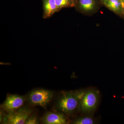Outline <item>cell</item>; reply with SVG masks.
Segmentation results:
<instances>
[{
	"label": "cell",
	"mask_w": 124,
	"mask_h": 124,
	"mask_svg": "<svg viewBox=\"0 0 124 124\" xmlns=\"http://www.w3.org/2000/svg\"><path fill=\"white\" fill-rule=\"evenodd\" d=\"M99 101L98 91L94 89L85 91L81 98L79 108L83 113H91L97 107Z\"/></svg>",
	"instance_id": "cell-2"
},
{
	"label": "cell",
	"mask_w": 124,
	"mask_h": 124,
	"mask_svg": "<svg viewBox=\"0 0 124 124\" xmlns=\"http://www.w3.org/2000/svg\"><path fill=\"white\" fill-rule=\"evenodd\" d=\"M53 95V93L51 91L40 89L32 91L28 99L32 105L44 107L51 101Z\"/></svg>",
	"instance_id": "cell-3"
},
{
	"label": "cell",
	"mask_w": 124,
	"mask_h": 124,
	"mask_svg": "<svg viewBox=\"0 0 124 124\" xmlns=\"http://www.w3.org/2000/svg\"><path fill=\"white\" fill-rule=\"evenodd\" d=\"M42 122L46 124H67L66 117L61 113L49 112L45 115L42 119Z\"/></svg>",
	"instance_id": "cell-6"
},
{
	"label": "cell",
	"mask_w": 124,
	"mask_h": 124,
	"mask_svg": "<svg viewBox=\"0 0 124 124\" xmlns=\"http://www.w3.org/2000/svg\"></svg>",
	"instance_id": "cell-14"
},
{
	"label": "cell",
	"mask_w": 124,
	"mask_h": 124,
	"mask_svg": "<svg viewBox=\"0 0 124 124\" xmlns=\"http://www.w3.org/2000/svg\"><path fill=\"white\" fill-rule=\"evenodd\" d=\"M38 124V119L35 116H29L27 119L25 124Z\"/></svg>",
	"instance_id": "cell-12"
},
{
	"label": "cell",
	"mask_w": 124,
	"mask_h": 124,
	"mask_svg": "<svg viewBox=\"0 0 124 124\" xmlns=\"http://www.w3.org/2000/svg\"><path fill=\"white\" fill-rule=\"evenodd\" d=\"M84 92L63 93L58 101L57 104L58 108L63 113H73L79 108L80 100Z\"/></svg>",
	"instance_id": "cell-1"
},
{
	"label": "cell",
	"mask_w": 124,
	"mask_h": 124,
	"mask_svg": "<svg viewBox=\"0 0 124 124\" xmlns=\"http://www.w3.org/2000/svg\"><path fill=\"white\" fill-rule=\"evenodd\" d=\"M31 111L28 108H21L8 112L6 116V124H25Z\"/></svg>",
	"instance_id": "cell-4"
},
{
	"label": "cell",
	"mask_w": 124,
	"mask_h": 124,
	"mask_svg": "<svg viewBox=\"0 0 124 124\" xmlns=\"http://www.w3.org/2000/svg\"><path fill=\"white\" fill-rule=\"evenodd\" d=\"M55 1L58 9L69 6L71 4L70 0H55Z\"/></svg>",
	"instance_id": "cell-11"
},
{
	"label": "cell",
	"mask_w": 124,
	"mask_h": 124,
	"mask_svg": "<svg viewBox=\"0 0 124 124\" xmlns=\"http://www.w3.org/2000/svg\"><path fill=\"white\" fill-rule=\"evenodd\" d=\"M80 7L84 11H89L93 10L95 7L94 0H80Z\"/></svg>",
	"instance_id": "cell-9"
},
{
	"label": "cell",
	"mask_w": 124,
	"mask_h": 124,
	"mask_svg": "<svg viewBox=\"0 0 124 124\" xmlns=\"http://www.w3.org/2000/svg\"><path fill=\"white\" fill-rule=\"evenodd\" d=\"M24 102V99L23 96L16 94L10 95L6 98L2 105V107L8 112L20 108Z\"/></svg>",
	"instance_id": "cell-5"
},
{
	"label": "cell",
	"mask_w": 124,
	"mask_h": 124,
	"mask_svg": "<svg viewBox=\"0 0 124 124\" xmlns=\"http://www.w3.org/2000/svg\"><path fill=\"white\" fill-rule=\"evenodd\" d=\"M44 17L45 18L50 17L59 10L55 0H44Z\"/></svg>",
	"instance_id": "cell-8"
},
{
	"label": "cell",
	"mask_w": 124,
	"mask_h": 124,
	"mask_svg": "<svg viewBox=\"0 0 124 124\" xmlns=\"http://www.w3.org/2000/svg\"><path fill=\"white\" fill-rule=\"evenodd\" d=\"M123 1V3H124V0H122Z\"/></svg>",
	"instance_id": "cell-13"
},
{
	"label": "cell",
	"mask_w": 124,
	"mask_h": 124,
	"mask_svg": "<svg viewBox=\"0 0 124 124\" xmlns=\"http://www.w3.org/2000/svg\"><path fill=\"white\" fill-rule=\"evenodd\" d=\"M73 124H95V120L90 116L81 117L76 120Z\"/></svg>",
	"instance_id": "cell-10"
},
{
	"label": "cell",
	"mask_w": 124,
	"mask_h": 124,
	"mask_svg": "<svg viewBox=\"0 0 124 124\" xmlns=\"http://www.w3.org/2000/svg\"><path fill=\"white\" fill-rule=\"evenodd\" d=\"M104 5L112 11L119 13L124 8L122 0H102Z\"/></svg>",
	"instance_id": "cell-7"
}]
</instances>
